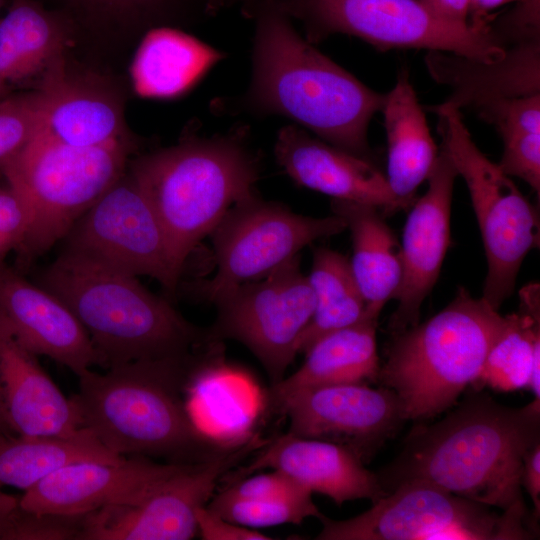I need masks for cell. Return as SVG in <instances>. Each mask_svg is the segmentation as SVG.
I'll return each mask as SVG.
<instances>
[{
    "label": "cell",
    "mask_w": 540,
    "mask_h": 540,
    "mask_svg": "<svg viewBox=\"0 0 540 540\" xmlns=\"http://www.w3.org/2000/svg\"><path fill=\"white\" fill-rule=\"evenodd\" d=\"M448 411L414 426L399 455L376 474L386 494L421 480L502 511L527 510L521 475L525 454L540 443V399L509 407L473 389Z\"/></svg>",
    "instance_id": "obj_1"
},
{
    "label": "cell",
    "mask_w": 540,
    "mask_h": 540,
    "mask_svg": "<svg viewBox=\"0 0 540 540\" xmlns=\"http://www.w3.org/2000/svg\"><path fill=\"white\" fill-rule=\"evenodd\" d=\"M254 20L252 75L236 112L279 115L319 139L374 162L368 127L386 94L372 90L317 50L274 0L241 7Z\"/></svg>",
    "instance_id": "obj_2"
},
{
    "label": "cell",
    "mask_w": 540,
    "mask_h": 540,
    "mask_svg": "<svg viewBox=\"0 0 540 540\" xmlns=\"http://www.w3.org/2000/svg\"><path fill=\"white\" fill-rule=\"evenodd\" d=\"M221 352L212 344L188 356L128 362L105 373L88 369L70 398L81 427L124 457L195 464L218 456L232 445L202 430L183 396L219 362Z\"/></svg>",
    "instance_id": "obj_3"
},
{
    "label": "cell",
    "mask_w": 540,
    "mask_h": 540,
    "mask_svg": "<svg viewBox=\"0 0 540 540\" xmlns=\"http://www.w3.org/2000/svg\"><path fill=\"white\" fill-rule=\"evenodd\" d=\"M87 331L102 367L184 357L206 348L207 329L187 321L167 297L131 276L60 253L38 275Z\"/></svg>",
    "instance_id": "obj_4"
},
{
    "label": "cell",
    "mask_w": 540,
    "mask_h": 540,
    "mask_svg": "<svg viewBox=\"0 0 540 540\" xmlns=\"http://www.w3.org/2000/svg\"><path fill=\"white\" fill-rule=\"evenodd\" d=\"M247 135L245 126L207 138L191 135L130 164L128 171L151 202L181 275L189 255L227 211L256 194L259 159Z\"/></svg>",
    "instance_id": "obj_5"
},
{
    "label": "cell",
    "mask_w": 540,
    "mask_h": 540,
    "mask_svg": "<svg viewBox=\"0 0 540 540\" xmlns=\"http://www.w3.org/2000/svg\"><path fill=\"white\" fill-rule=\"evenodd\" d=\"M507 316L460 287L427 321L393 336L378 382L392 389L407 420H427L452 408L479 377Z\"/></svg>",
    "instance_id": "obj_6"
},
{
    "label": "cell",
    "mask_w": 540,
    "mask_h": 540,
    "mask_svg": "<svg viewBox=\"0 0 540 540\" xmlns=\"http://www.w3.org/2000/svg\"><path fill=\"white\" fill-rule=\"evenodd\" d=\"M132 142L72 146L38 132L0 164L29 213L18 268L28 267L68 234L74 224L127 171Z\"/></svg>",
    "instance_id": "obj_7"
},
{
    "label": "cell",
    "mask_w": 540,
    "mask_h": 540,
    "mask_svg": "<svg viewBox=\"0 0 540 540\" xmlns=\"http://www.w3.org/2000/svg\"><path fill=\"white\" fill-rule=\"evenodd\" d=\"M429 110L438 115L441 149L467 185L487 260L482 298L498 310L512 294L524 258L539 246V213L476 146L460 110L440 104Z\"/></svg>",
    "instance_id": "obj_8"
},
{
    "label": "cell",
    "mask_w": 540,
    "mask_h": 540,
    "mask_svg": "<svg viewBox=\"0 0 540 540\" xmlns=\"http://www.w3.org/2000/svg\"><path fill=\"white\" fill-rule=\"evenodd\" d=\"M317 44L334 34L357 37L381 51L427 49L492 63L505 49L487 22L455 23L422 0H274Z\"/></svg>",
    "instance_id": "obj_9"
},
{
    "label": "cell",
    "mask_w": 540,
    "mask_h": 540,
    "mask_svg": "<svg viewBox=\"0 0 540 540\" xmlns=\"http://www.w3.org/2000/svg\"><path fill=\"white\" fill-rule=\"evenodd\" d=\"M318 540H527L538 536L528 510L490 506L421 480L400 483L347 520L322 515Z\"/></svg>",
    "instance_id": "obj_10"
},
{
    "label": "cell",
    "mask_w": 540,
    "mask_h": 540,
    "mask_svg": "<svg viewBox=\"0 0 540 540\" xmlns=\"http://www.w3.org/2000/svg\"><path fill=\"white\" fill-rule=\"evenodd\" d=\"M346 230L342 217L315 218L256 194L233 205L210 233L217 271L213 278L183 284L208 302L243 283L265 278L315 240Z\"/></svg>",
    "instance_id": "obj_11"
},
{
    "label": "cell",
    "mask_w": 540,
    "mask_h": 540,
    "mask_svg": "<svg viewBox=\"0 0 540 540\" xmlns=\"http://www.w3.org/2000/svg\"><path fill=\"white\" fill-rule=\"evenodd\" d=\"M62 253L138 277L157 280L176 295L181 273L147 195L129 171L112 185L63 238Z\"/></svg>",
    "instance_id": "obj_12"
},
{
    "label": "cell",
    "mask_w": 540,
    "mask_h": 540,
    "mask_svg": "<svg viewBox=\"0 0 540 540\" xmlns=\"http://www.w3.org/2000/svg\"><path fill=\"white\" fill-rule=\"evenodd\" d=\"M212 302L217 317L207 329L209 341L242 343L263 365L272 385L280 382L315 308V296L300 270L299 255L265 278L230 288Z\"/></svg>",
    "instance_id": "obj_13"
},
{
    "label": "cell",
    "mask_w": 540,
    "mask_h": 540,
    "mask_svg": "<svg viewBox=\"0 0 540 540\" xmlns=\"http://www.w3.org/2000/svg\"><path fill=\"white\" fill-rule=\"evenodd\" d=\"M266 442L256 436L184 469L137 497L85 514L79 540H188L197 513L233 467Z\"/></svg>",
    "instance_id": "obj_14"
},
{
    "label": "cell",
    "mask_w": 540,
    "mask_h": 540,
    "mask_svg": "<svg viewBox=\"0 0 540 540\" xmlns=\"http://www.w3.org/2000/svg\"><path fill=\"white\" fill-rule=\"evenodd\" d=\"M300 437L341 445L369 462L407 419L390 388L351 383L314 387L288 398L279 411Z\"/></svg>",
    "instance_id": "obj_15"
},
{
    "label": "cell",
    "mask_w": 540,
    "mask_h": 540,
    "mask_svg": "<svg viewBox=\"0 0 540 540\" xmlns=\"http://www.w3.org/2000/svg\"><path fill=\"white\" fill-rule=\"evenodd\" d=\"M457 171L441 149L426 193L412 204L403 229L402 279L388 329L398 335L419 323L423 301L434 287L450 245V217Z\"/></svg>",
    "instance_id": "obj_16"
},
{
    "label": "cell",
    "mask_w": 540,
    "mask_h": 540,
    "mask_svg": "<svg viewBox=\"0 0 540 540\" xmlns=\"http://www.w3.org/2000/svg\"><path fill=\"white\" fill-rule=\"evenodd\" d=\"M187 465L157 463L144 456L125 457L119 462H76L25 490L19 504L37 513L87 514L133 499Z\"/></svg>",
    "instance_id": "obj_17"
},
{
    "label": "cell",
    "mask_w": 540,
    "mask_h": 540,
    "mask_svg": "<svg viewBox=\"0 0 540 540\" xmlns=\"http://www.w3.org/2000/svg\"><path fill=\"white\" fill-rule=\"evenodd\" d=\"M0 316L16 340L80 376L102 359L71 310L55 295L0 262Z\"/></svg>",
    "instance_id": "obj_18"
},
{
    "label": "cell",
    "mask_w": 540,
    "mask_h": 540,
    "mask_svg": "<svg viewBox=\"0 0 540 540\" xmlns=\"http://www.w3.org/2000/svg\"><path fill=\"white\" fill-rule=\"evenodd\" d=\"M274 153L278 164L300 186L332 199L372 205L384 216L407 209L375 162L311 137L296 125L278 131Z\"/></svg>",
    "instance_id": "obj_19"
},
{
    "label": "cell",
    "mask_w": 540,
    "mask_h": 540,
    "mask_svg": "<svg viewBox=\"0 0 540 540\" xmlns=\"http://www.w3.org/2000/svg\"><path fill=\"white\" fill-rule=\"evenodd\" d=\"M263 447L247 466L227 477L228 482L270 468L287 474L312 493L328 496L337 505L356 499L373 503L386 495L376 473L341 445L287 432Z\"/></svg>",
    "instance_id": "obj_20"
},
{
    "label": "cell",
    "mask_w": 540,
    "mask_h": 540,
    "mask_svg": "<svg viewBox=\"0 0 540 540\" xmlns=\"http://www.w3.org/2000/svg\"><path fill=\"white\" fill-rule=\"evenodd\" d=\"M0 411L9 432L22 436L70 435L81 427L67 399L0 316Z\"/></svg>",
    "instance_id": "obj_21"
},
{
    "label": "cell",
    "mask_w": 540,
    "mask_h": 540,
    "mask_svg": "<svg viewBox=\"0 0 540 540\" xmlns=\"http://www.w3.org/2000/svg\"><path fill=\"white\" fill-rule=\"evenodd\" d=\"M34 89L44 100L40 133L80 147L132 142L120 99L107 88L68 75L64 58Z\"/></svg>",
    "instance_id": "obj_22"
},
{
    "label": "cell",
    "mask_w": 540,
    "mask_h": 540,
    "mask_svg": "<svg viewBox=\"0 0 540 540\" xmlns=\"http://www.w3.org/2000/svg\"><path fill=\"white\" fill-rule=\"evenodd\" d=\"M424 60L431 77L452 90L442 106L460 110L540 94V37L508 44L503 58L492 63L441 51H428Z\"/></svg>",
    "instance_id": "obj_23"
},
{
    "label": "cell",
    "mask_w": 540,
    "mask_h": 540,
    "mask_svg": "<svg viewBox=\"0 0 540 540\" xmlns=\"http://www.w3.org/2000/svg\"><path fill=\"white\" fill-rule=\"evenodd\" d=\"M70 20L37 0H11L0 19V99L25 85L32 89L64 58Z\"/></svg>",
    "instance_id": "obj_24"
},
{
    "label": "cell",
    "mask_w": 540,
    "mask_h": 540,
    "mask_svg": "<svg viewBox=\"0 0 540 540\" xmlns=\"http://www.w3.org/2000/svg\"><path fill=\"white\" fill-rule=\"evenodd\" d=\"M378 318L365 316L360 321L328 333L316 340L304 353L301 367L273 384L269 404L278 412L294 394L309 388L378 382L380 360L377 351Z\"/></svg>",
    "instance_id": "obj_25"
},
{
    "label": "cell",
    "mask_w": 540,
    "mask_h": 540,
    "mask_svg": "<svg viewBox=\"0 0 540 540\" xmlns=\"http://www.w3.org/2000/svg\"><path fill=\"white\" fill-rule=\"evenodd\" d=\"M226 54L178 27L146 31L131 64L135 92L144 98L174 99L191 90Z\"/></svg>",
    "instance_id": "obj_26"
},
{
    "label": "cell",
    "mask_w": 540,
    "mask_h": 540,
    "mask_svg": "<svg viewBox=\"0 0 540 540\" xmlns=\"http://www.w3.org/2000/svg\"><path fill=\"white\" fill-rule=\"evenodd\" d=\"M381 112L388 146L385 176L394 196L408 208L439 153L406 70L386 94Z\"/></svg>",
    "instance_id": "obj_27"
},
{
    "label": "cell",
    "mask_w": 540,
    "mask_h": 540,
    "mask_svg": "<svg viewBox=\"0 0 540 540\" xmlns=\"http://www.w3.org/2000/svg\"><path fill=\"white\" fill-rule=\"evenodd\" d=\"M331 208L351 233L353 255L349 263L365 302V315L378 318L401 283L400 244L378 208L336 199H332Z\"/></svg>",
    "instance_id": "obj_28"
},
{
    "label": "cell",
    "mask_w": 540,
    "mask_h": 540,
    "mask_svg": "<svg viewBox=\"0 0 540 540\" xmlns=\"http://www.w3.org/2000/svg\"><path fill=\"white\" fill-rule=\"evenodd\" d=\"M519 311L507 316L506 326L491 347L477 380L470 386H487L500 392L529 388L540 399V287L520 291Z\"/></svg>",
    "instance_id": "obj_29"
},
{
    "label": "cell",
    "mask_w": 540,
    "mask_h": 540,
    "mask_svg": "<svg viewBox=\"0 0 540 540\" xmlns=\"http://www.w3.org/2000/svg\"><path fill=\"white\" fill-rule=\"evenodd\" d=\"M89 430L70 435H0V486L27 490L55 471L76 462H119Z\"/></svg>",
    "instance_id": "obj_30"
},
{
    "label": "cell",
    "mask_w": 540,
    "mask_h": 540,
    "mask_svg": "<svg viewBox=\"0 0 540 540\" xmlns=\"http://www.w3.org/2000/svg\"><path fill=\"white\" fill-rule=\"evenodd\" d=\"M307 279L315 296V308L298 337L297 353L305 352L322 336L366 316L365 302L349 260L342 254L328 248L315 249Z\"/></svg>",
    "instance_id": "obj_31"
},
{
    "label": "cell",
    "mask_w": 540,
    "mask_h": 540,
    "mask_svg": "<svg viewBox=\"0 0 540 540\" xmlns=\"http://www.w3.org/2000/svg\"><path fill=\"white\" fill-rule=\"evenodd\" d=\"M86 15L118 22L147 24L149 29L173 26L186 13L210 16L206 0H68Z\"/></svg>",
    "instance_id": "obj_32"
},
{
    "label": "cell",
    "mask_w": 540,
    "mask_h": 540,
    "mask_svg": "<svg viewBox=\"0 0 540 540\" xmlns=\"http://www.w3.org/2000/svg\"><path fill=\"white\" fill-rule=\"evenodd\" d=\"M206 507L230 522L253 529L284 523L301 524L308 517L319 519L323 515L313 500H255L234 497L222 490L212 496Z\"/></svg>",
    "instance_id": "obj_33"
},
{
    "label": "cell",
    "mask_w": 540,
    "mask_h": 540,
    "mask_svg": "<svg viewBox=\"0 0 540 540\" xmlns=\"http://www.w3.org/2000/svg\"><path fill=\"white\" fill-rule=\"evenodd\" d=\"M44 100L37 89L0 99V164L41 129Z\"/></svg>",
    "instance_id": "obj_34"
},
{
    "label": "cell",
    "mask_w": 540,
    "mask_h": 540,
    "mask_svg": "<svg viewBox=\"0 0 540 540\" xmlns=\"http://www.w3.org/2000/svg\"><path fill=\"white\" fill-rule=\"evenodd\" d=\"M84 516L37 513L18 500L0 518V540H79Z\"/></svg>",
    "instance_id": "obj_35"
},
{
    "label": "cell",
    "mask_w": 540,
    "mask_h": 540,
    "mask_svg": "<svg viewBox=\"0 0 540 540\" xmlns=\"http://www.w3.org/2000/svg\"><path fill=\"white\" fill-rule=\"evenodd\" d=\"M495 127L501 138L519 133H540V94L496 98L474 108Z\"/></svg>",
    "instance_id": "obj_36"
},
{
    "label": "cell",
    "mask_w": 540,
    "mask_h": 540,
    "mask_svg": "<svg viewBox=\"0 0 540 540\" xmlns=\"http://www.w3.org/2000/svg\"><path fill=\"white\" fill-rule=\"evenodd\" d=\"M222 491L234 497L255 500H312V492L287 474L274 469L269 473H261L251 477L245 476L228 482Z\"/></svg>",
    "instance_id": "obj_37"
},
{
    "label": "cell",
    "mask_w": 540,
    "mask_h": 540,
    "mask_svg": "<svg viewBox=\"0 0 540 540\" xmlns=\"http://www.w3.org/2000/svg\"><path fill=\"white\" fill-rule=\"evenodd\" d=\"M503 154L499 168L517 177L540 195V133H519L502 138Z\"/></svg>",
    "instance_id": "obj_38"
},
{
    "label": "cell",
    "mask_w": 540,
    "mask_h": 540,
    "mask_svg": "<svg viewBox=\"0 0 540 540\" xmlns=\"http://www.w3.org/2000/svg\"><path fill=\"white\" fill-rule=\"evenodd\" d=\"M29 227V213L21 197L8 185H0V262L22 246Z\"/></svg>",
    "instance_id": "obj_39"
},
{
    "label": "cell",
    "mask_w": 540,
    "mask_h": 540,
    "mask_svg": "<svg viewBox=\"0 0 540 540\" xmlns=\"http://www.w3.org/2000/svg\"><path fill=\"white\" fill-rule=\"evenodd\" d=\"M197 531L204 540H271L272 537L230 522L206 506L197 513Z\"/></svg>",
    "instance_id": "obj_40"
},
{
    "label": "cell",
    "mask_w": 540,
    "mask_h": 540,
    "mask_svg": "<svg viewBox=\"0 0 540 540\" xmlns=\"http://www.w3.org/2000/svg\"><path fill=\"white\" fill-rule=\"evenodd\" d=\"M521 483L530 495L534 506L532 514L538 520L540 514V443L534 445L524 456Z\"/></svg>",
    "instance_id": "obj_41"
},
{
    "label": "cell",
    "mask_w": 540,
    "mask_h": 540,
    "mask_svg": "<svg viewBox=\"0 0 540 540\" xmlns=\"http://www.w3.org/2000/svg\"><path fill=\"white\" fill-rule=\"evenodd\" d=\"M438 16L455 23H469L471 0H422Z\"/></svg>",
    "instance_id": "obj_42"
},
{
    "label": "cell",
    "mask_w": 540,
    "mask_h": 540,
    "mask_svg": "<svg viewBox=\"0 0 540 540\" xmlns=\"http://www.w3.org/2000/svg\"><path fill=\"white\" fill-rule=\"evenodd\" d=\"M19 498H15L11 495H7L0 491V518L15 504H17Z\"/></svg>",
    "instance_id": "obj_43"
},
{
    "label": "cell",
    "mask_w": 540,
    "mask_h": 540,
    "mask_svg": "<svg viewBox=\"0 0 540 540\" xmlns=\"http://www.w3.org/2000/svg\"><path fill=\"white\" fill-rule=\"evenodd\" d=\"M206 3L209 15L214 16L227 4V0H206Z\"/></svg>",
    "instance_id": "obj_44"
},
{
    "label": "cell",
    "mask_w": 540,
    "mask_h": 540,
    "mask_svg": "<svg viewBox=\"0 0 540 540\" xmlns=\"http://www.w3.org/2000/svg\"><path fill=\"white\" fill-rule=\"evenodd\" d=\"M2 434H10L9 430L7 429L5 423H4V420H3V417H2V414H1V411H0V435Z\"/></svg>",
    "instance_id": "obj_45"
},
{
    "label": "cell",
    "mask_w": 540,
    "mask_h": 540,
    "mask_svg": "<svg viewBox=\"0 0 540 540\" xmlns=\"http://www.w3.org/2000/svg\"><path fill=\"white\" fill-rule=\"evenodd\" d=\"M254 0H227V4L229 3H238L241 5V7L249 4L250 2H252Z\"/></svg>",
    "instance_id": "obj_46"
},
{
    "label": "cell",
    "mask_w": 540,
    "mask_h": 540,
    "mask_svg": "<svg viewBox=\"0 0 540 540\" xmlns=\"http://www.w3.org/2000/svg\"><path fill=\"white\" fill-rule=\"evenodd\" d=\"M3 2H4V0H0V8H1L2 5H3Z\"/></svg>",
    "instance_id": "obj_47"
}]
</instances>
